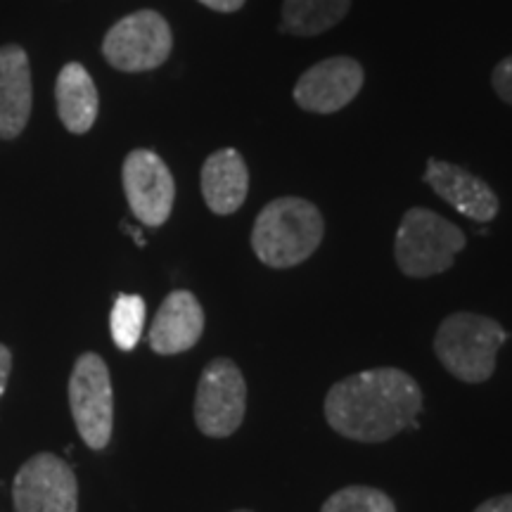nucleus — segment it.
<instances>
[{
  "mask_svg": "<svg viewBox=\"0 0 512 512\" xmlns=\"http://www.w3.org/2000/svg\"><path fill=\"white\" fill-rule=\"evenodd\" d=\"M422 389L401 368L361 370L332 384L325 394V420L358 444H382L415 425L422 413Z\"/></svg>",
  "mask_w": 512,
  "mask_h": 512,
  "instance_id": "f257e3e1",
  "label": "nucleus"
},
{
  "mask_svg": "<svg viewBox=\"0 0 512 512\" xmlns=\"http://www.w3.org/2000/svg\"><path fill=\"white\" fill-rule=\"evenodd\" d=\"M325 238V219L304 197H278L268 202L252 226V249L261 264L294 268L309 261Z\"/></svg>",
  "mask_w": 512,
  "mask_h": 512,
  "instance_id": "f03ea898",
  "label": "nucleus"
},
{
  "mask_svg": "<svg viewBox=\"0 0 512 512\" xmlns=\"http://www.w3.org/2000/svg\"><path fill=\"white\" fill-rule=\"evenodd\" d=\"M508 332L482 313L458 311L441 320L434 335V354L448 373L465 384H484L496 373L498 351Z\"/></svg>",
  "mask_w": 512,
  "mask_h": 512,
  "instance_id": "7ed1b4c3",
  "label": "nucleus"
},
{
  "mask_svg": "<svg viewBox=\"0 0 512 512\" xmlns=\"http://www.w3.org/2000/svg\"><path fill=\"white\" fill-rule=\"evenodd\" d=\"M467 245L465 233L437 211L413 207L403 214L394 240L396 266L408 278H432L456 264Z\"/></svg>",
  "mask_w": 512,
  "mask_h": 512,
  "instance_id": "20e7f679",
  "label": "nucleus"
},
{
  "mask_svg": "<svg viewBox=\"0 0 512 512\" xmlns=\"http://www.w3.org/2000/svg\"><path fill=\"white\" fill-rule=\"evenodd\" d=\"M69 408L83 444L102 451L114 430V389L112 375L102 356L86 351L76 358L69 377Z\"/></svg>",
  "mask_w": 512,
  "mask_h": 512,
  "instance_id": "39448f33",
  "label": "nucleus"
},
{
  "mask_svg": "<svg viewBox=\"0 0 512 512\" xmlns=\"http://www.w3.org/2000/svg\"><path fill=\"white\" fill-rule=\"evenodd\" d=\"M171 50L174 34L166 17L155 10H138L121 17L102 41L107 64L124 74L152 72L162 67L171 57Z\"/></svg>",
  "mask_w": 512,
  "mask_h": 512,
  "instance_id": "423d86ee",
  "label": "nucleus"
},
{
  "mask_svg": "<svg viewBox=\"0 0 512 512\" xmlns=\"http://www.w3.org/2000/svg\"><path fill=\"white\" fill-rule=\"evenodd\" d=\"M192 413L204 437L226 439L240 430L247 415V382L238 363L214 358L204 366Z\"/></svg>",
  "mask_w": 512,
  "mask_h": 512,
  "instance_id": "0eeeda50",
  "label": "nucleus"
},
{
  "mask_svg": "<svg viewBox=\"0 0 512 512\" xmlns=\"http://www.w3.org/2000/svg\"><path fill=\"white\" fill-rule=\"evenodd\" d=\"M15 512H79V482L55 453H36L19 467L12 486Z\"/></svg>",
  "mask_w": 512,
  "mask_h": 512,
  "instance_id": "6e6552de",
  "label": "nucleus"
},
{
  "mask_svg": "<svg viewBox=\"0 0 512 512\" xmlns=\"http://www.w3.org/2000/svg\"><path fill=\"white\" fill-rule=\"evenodd\" d=\"M121 183L128 207L143 226L159 228L169 221L176 200V183L171 169L157 152H128L121 169Z\"/></svg>",
  "mask_w": 512,
  "mask_h": 512,
  "instance_id": "1a4fd4ad",
  "label": "nucleus"
},
{
  "mask_svg": "<svg viewBox=\"0 0 512 512\" xmlns=\"http://www.w3.org/2000/svg\"><path fill=\"white\" fill-rule=\"evenodd\" d=\"M366 83L363 64L354 57L339 55L320 60L294 83V102L304 112L335 114L356 100Z\"/></svg>",
  "mask_w": 512,
  "mask_h": 512,
  "instance_id": "9d476101",
  "label": "nucleus"
},
{
  "mask_svg": "<svg viewBox=\"0 0 512 512\" xmlns=\"http://www.w3.org/2000/svg\"><path fill=\"white\" fill-rule=\"evenodd\" d=\"M422 181L470 221L489 223L496 219L498 209H501V202H498V195L491 190V185L458 164L427 159Z\"/></svg>",
  "mask_w": 512,
  "mask_h": 512,
  "instance_id": "9b49d317",
  "label": "nucleus"
},
{
  "mask_svg": "<svg viewBox=\"0 0 512 512\" xmlns=\"http://www.w3.org/2000/svg\"><path fill=\"white\" fill-rule=\"evenodd\" d=\"M204 332V309L190 290H174L159 306L150 328V349L159 356L190 351Z\"/></svg>",
  "mask_w": 512,
  "mask_h": 512,
  "instance_id": "f8f14e48",
  "label": "nucleus"
},
{
  "mask_svg": "<svg viewBox=\"0 0 512 512\" xmlns=\"http://www.w3.org/2000/svg\"><path fill=\"white\" fill-rule=\"evenodd\" d=\"M34 107L29 55L19 46L0 48V140H15L29 124Z\"/></svg>",
  "mask_w": 512,
  "mask_h": 512,
  "instance_id": "ddd939ff",
  "label": "nucleus"
},
{
  "mask_svg": "<svg viewBox=\"0 0 512 512\" xmlns=\"http://www.w3.org/2000/svg\"><path fill=\"white\" fill-rule=\"evenodd\" d=\"M200 188L204 202L214 214H235L249 195V169L245 157L233 147L216 150L202 164Z\"/></svg>",
  "mask_w": 512,
  "mask_h": 512,
  "instance_id": "4468645a",
  "label": "nucleus"
},
{
  "mask_svg": "<svg viewBox=\"0 0 512 512\" xmlns=\"http://www.w3.org/2000/svg\"><path fill=\"white\" fill-rule=\"evenodd\" d=\"M55 100L60 121L74 136H83L95 126L100 110L98 88L81 62H67L57 74Z\"/></svg>",
  "mask_w": 512,
  "mask_h": 512,
  "instance_id": "2eb2a0df",
  "label": "nucleus"
},
{
  "mask_svg": "<svg viewBox=\"0 0 512 512\" xmlns=\"http://www.w3.org/2000/svg\"><path fill=\"white\" fill-rule=\"evenodd\" d=\"M351 0H283V31L320 36L349 15Z\"/></svg>",
  "mask_w": 512,
  "mask_h": 512,
  "instance_id": "dca6fc26",
  "label": "nucleus"
},
{
  "mask_svg": "<svg viewBox=\"0 0 512 512\" xmlns=\"http://www.w3.org/2000/svg\"><path fill=\"white\" fill-rule=\"evenodd\" d=\"M145 323V299L138 294H119L114 299L110 330L114 344L121 351H133L138 347Z\"/></svg>",
  "mask_w": 512,
  "mask_h": 512,
  "instance_id": "f3484780",
  "label": "nucleus"
},
{
  "mask_svg": "<svg viewBox=\"0 0 512 512\" xmlns=\"http://www.w3.org/2000/svg\"><path fill=\"white\" fill-rule=\"evenodd\" d=\"M320 512H396V503L375 486L351 484L328 496Z\"/></svg>",
  "mask_w": 512,
  "mask_h": 512,
  "instance_id": "a211bd4d",
  "label": "nucleus"
},
{
  "mask_svg": "<svg viewBox=\"0 0 512 512\" xmlns=\"http://www.w3.org/2000/svg\"><path fill=\"white\" fill-rule=\"evenodd\" d=\"M491 86H494L498 98L512 107V55L496 64L494 74H491Z\"/></svg>",
  "mask_w": 512,
  "mask_h": 512,
  "instance_id": "6ab92c4d",
  "label": "nucleus"
},
{
  "mask_svg": "<svg viewBox=\"0 0 512 512\" xmlns=\"http://www.w3.org/2000/svg\"><path fill=\"white\" fill-rule=\"evenodd\" d=\"M472 512H512V494H498L494 498H486Z\"/></svg>",
  "mask_w": 512,
  "mask_h": 512,
  "instance_id": "aec40b11",
  "label": "nucleus"
},
{
  "mask_svg": "<svg viewBox=\"0 0 512 512\" xmlns=\"http://www.w3.org/2000/svg\"><path fill=\"white\" fill-rule=\"evenodd\" d=\"M202 3L204 8L214 10V12H223V15H230V12H238L247 0H197Z\"/></svg>",
  "mask_w": 512,
  "mask_h": 512,
  "instance_id": "412c9836",
  "label": "nucleus"
},
{
  "mask_svg": "<svg viewBox=\"0 0 512 512\" xmlns=\"http://www.w3.org/2000/svg\"><path fill=\"white\" fill-rule=\"evenodd\" d=\"M10 373H12V354H10V349L5 347V344H0V396L5 394Z\"/></svg>",
  "mask_w": 512,
  "mask_h": 512,
  "instance_id": "4be33fe9",
  "label": "nucleus"
},
{
  "mask_svg": "<svg viewBox=\"0 0 512 512\" xmlns=\"http://www.w3.org/2000/svg\"><path fill=\"white\" fill-rule=\"evenodd\" d=\"M233 512H252V510H233Z\"/></svg>",
  "mask_w": 512,
  "mask_h": 512,
  "instance_id": "5701e85b",
  "label": "nucleus"
}]
</instances>
